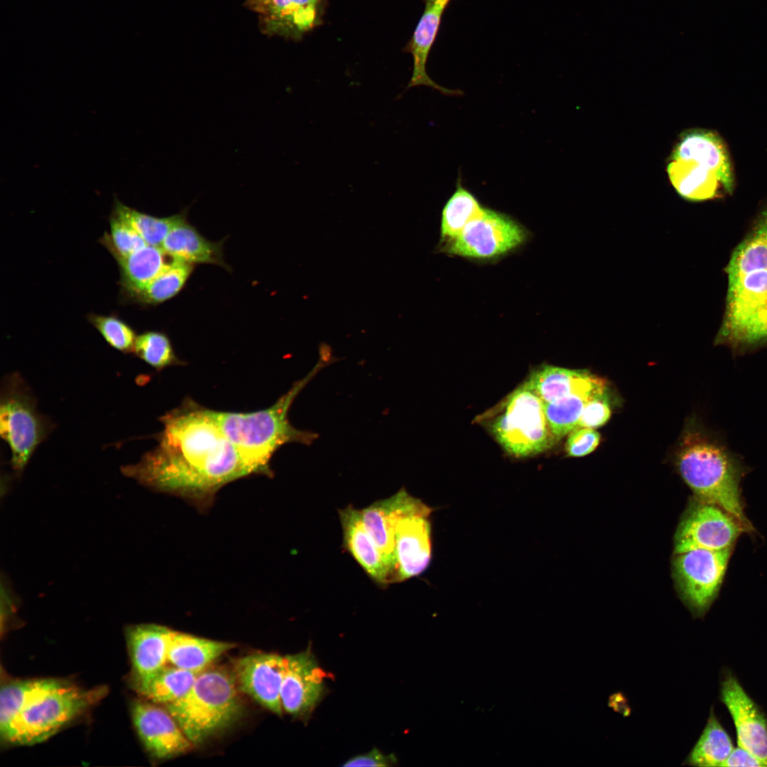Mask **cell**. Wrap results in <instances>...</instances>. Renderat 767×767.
Listing matches in <instances>:
<instances>
[{
	"label": "cell",
	"instance_id": "obj_19",
	"mask_svg": "<svg viewBox=\"0 0 767 767\" xmlns=\"http://www.w3.org/2000/svg\"><path fill=\"white\" fill-rule=\"evenodd\" d=\"M338 513L345 550L377 584L393 583L380 550L363 524L361 510L349 505Z\"/></svg>",
	"mask_w": 767,
	"mask_h": 767
},
{
	"label": "cell",
	"instance_id": "obj_31",
	"mask_svg": "<svg viewBox=\"0 0 767 767\" xmlns=\"http://www.w3.org/2000/svg\"><path fill=\"white\" fill-rule=\"evenodd\" d=\"M459 179V178L457 181L455 191L442 210L440 241L443 244L456 238L464 227L479 216L485 208L477 198L462 185Z\"/></svg>",
	"mask_w": 767,
	"mask_h": 767
},
{
	"label": "cell",
	"instance_id": "obj_30",
	"mask_svg": "<svg viewBox=\"0 0 767 767\" xmlns=\"http://www.w3.org/2000/svg\"><path fill=\"white\" fill-rule=\"evenodd\" d=\"M734 748L729 735L712 711L685 763L700 767H721Z\"/></svg>",
	"mask_w": 767,
	"mask_h": 767
},
{
	"label": "cell",
	"instance_id": "obj_26",
	"mask_svg": "<svg viewBox=\"0 0 767 767\" xmlns=\"http://www.w3.org/2000/svg\"><path fill=\"white\" fill-rule=\"evenodd\" d=\"M222 246V242H212L203 237L185 219L172 229L161 248L172 259L227 266Z\"/></svg>",
	"mask_w": 767,
	"mask_h": 767
},
{
	"label": "cell",
	"instance_id": "obj_35",
	"mask_svg": "<svg viewBox=\"0 0 767 767\" xmlns=\"http://www.w3.org/2000/svg\"><path fill=\"white\" fill-rule=\"evenodd\" d=\"M133 354L157 371L183 364L175 355L171 342L163 332L147 331L137 335Z\"/></svg>",
	"mask_w": 767,
	"mask_h": 767
},
{
	"label": "cell",
	"instance_id": "obj_7",
	"mask_svg": "<svg viewBox=\"0 0 767 767\" xmlns=\"http://www.w3.org/2000/svg\"><path fill=\"white\" fill-rule=\"evenodd\" d=\"M107 692L105 687L84 690L63 682L23 709L5 741L21 745L44 741L98 702Z\"/></svg>",
	"mask_w": 767,
	"mask_h": 767
},
{
	"label": "cell",
	"instance_id": "obj_20",
	"mask_svg": "<svg viewBox=\"0 0 767 767\" xmlns=\"http://www.w3.org/2000/svg\"><path fill=\"white\" fill-rule=\"evenodd\" d=\"M544 403L575 393L594 396L606 391V381L586 370L545 365L526 381Z\"/></svg>",
	"mask_w": 767,
	"mask_h": 767
},
{
	"label": "cell",
	"instance_id": "obj_24",
	"mask_svg": "<svg viewBox=\"0 0 767 767\" xmlns=\"http://www.w3.org/2000/svg\"><path fill=\"white\" fill-rule=\"evenodd\" d=\"M667 173L677 193L687 201H706L728 194L715 173L692 161L671 158Z\"/></svg>",
	"mask_w": 767,
	"mask_h": 767
},
{
	"label": "cell",
	"instance_id": "obj_14",
	"mask_svg": "<svg viewBox=\"0 0 767 767\" xmlns=\"http://www.w3.org/2000/svg\"><path fill=\"white\" fill-rule=\"evenodd\" d=\"M285 668V656L256 653L236 660L232 673L240 692L281 715V690Z\"/></svg>",
	"mask_w": 767,
	"mask_h": 767
},
{
	"label": "cell",
	"instance_id": "obj_32",
	"mask_svg": "<svg viewBox=\"0 0 767 767\" xmlns=\"http://www.w3.org/2000/svg\"><path fill=\"white\" fill-rule=\"evenodd\" d=\"M192 270L191 263L172 259L164 270L148 285L126 298L129 301L147 305L166 301L181 290Z\"/></svg>",
	"mask_w": 767,
	"mask_h": 767
},
{
	"label": "cell",
	"instance_id": "obj_10",
	"mask_svg": "<svg viewBox=\"0 0 767 767\" xmlns=\"http://www.w3.org/2000/svg\"><path fill=\"white\" fill-rule=\"evenodd\" d=\"M731 550L697 549L675 554L673 571L677 587L694 615L705 614L717 597Z\"/></svg>",
	"mask_w": 767,
	"mask_h": 767
},
{
	"label": "cell",
	"instance_id": "obj_29",
	"mask_svg": "<svg viewBox=\"0 0 767 767\" xmlns=\"http://www.w3.org/2000/svg\"><path fill=\"white\" fill-rule=\"evenodd\" d=\"M199 673L167 664L151 677L135 681V687L147 700L165 706L184 696Z\"/></svg>",
	"mask_w": 767,
	"mask_h": 767
},
{
	"label": "cell",
	"instance_id": "obj_3",
	"mask_svg": "<svg viewBox=\"0 0 767 767\" xmlns=\"http://www.w3.org/2000/svg\"><path fill=\"white\" fill-rule=\"evenodd\" d=\"M323 350L314 368L297 381L271 407L254 412H224L209 409L224 435L251 467L254 474L272 476L270 460L283 445H311L317 434L294 427L288 418L294 400L313 376L330 363V354Z\"/></svg>",
	"mask_w": 767,
	"mask_h": 767
},
{
	"label": "cell",
	"instance_id": "obj_25",
	"mask_svg": "<svg viewBox=\"0 0 767 767\" xmlns=\"http://www.w3.org/2000/svg\"><path fill=\"white\" fill-rule=\"evenodd\" d=\"M229 642L219 641L172 631L168 651V663L199 673L222 654L234 647Z\"/></svg>",
	"mask_w": 767,
	"mask_h": 767
},
{
	"label": "cell",
	"instance_id": "obj_21",
	"mask_svg": "<svg viewBox=\"0 0 767 767\" xmlns=\"http://www.w3.org/2000/svg\"><path fill=\"white\" fill-rule=\"evenodd\" d=\"M451 0H425L423 13L408 45L413 60V72L407 88L427 86L447 95H458L459 90L445 88L428 75L426 65L435 40L442 16Z\"/></svg>",
	"mask_w": 767,
	"mask_h": 767
},
{
	"label": "cell",
	"instance_id": "obj_28",
	"mask_svg": "<svg viewBox=\"0 0 767 767\" xmlns=\"http://www.w3.org/2000/svg\"><path fill=\"white\" fill-rule=\"evenodd\" d=\"M63 682L53 678L18 680L5 684L0 692V734L6 740L12 724L33 701L60 687Z\"/></svg>",
	"mask_w": 767,
	"mask_h": 767
},
{
	"label": "cell",
	"instance_id": "obj_39",
	"mask_svg": "<svg viewBox=\"0 0 767 767\" xmlns=\"http://www.w3.org/2000/svg\"><path fill=\"white\" fill-rule=\"evenodd\" d=\"M600 442V435L594 429L577 426L569 434L565 450L569 456L582 457L592 452Z\"/></svg>",
	"mask_w": 767,
	"mask_h": 767
},
{
	"label": "cell",
	"instance_id": "obj_1",
	"mask_svg": "<svg viewBox=\"0 0 767 767\" xmlns=\"http://www.w3.org/2000/svg\"><path fill=\"white\" fill-rule=\"evenodd\" d=\"M160 421L158 445L136 464L121 467L124 476L205 508L224 485L254 474L208 408L186 398Z\"/></svg>",
	"mask_w": 767,
	"mask_h": 767
},
{
	"label": "cell",
	"instance_id": "obj_15",
	"mask_svg": "<svg viewBox=\"0 0 767 767\" xmlns=\"http://www.w3.org/2000/svg\"><path fill=\"white\" fill-rule=\"evenodd\" d=\"M323 0H246L244 5L259 13L261 31L269 36L294 40L317 26Z\"/></svg>",
	"mask_w": 767,
	"mask_h": 767
},
{
	"label": "cell",
	"instance_id": "obj_13",
	"mask_svg": "<svg viewBox=\"0 0 767 767\" xmlns=\"http://www.w3.org/2000/svg\"><path fill=\"white\" fill-rule=\"evenodd\" d=\"M285 658L281 690L283 709L295 717L307 716L324 695L325 674L310 648Z\"/></svg>",
	"mask_w": 767,
	"mask_h": 767
},
{
	"label": "cell",
	"instance_id": "obj_33",
	"mask_svg": "<svg viewBox=\"0 0 767 767\" xmlns=\"http://www.w3.org/2000/svg\"><path fill=\"white\" fill-rule=\"evenodd\" d=\"M113 210L126 220L148 245L158 247H161L172 229L186 219V211L168 217H157L129 207L116 198Z\"/></svg>",
	"mask_w": 767,
	"mask_h": 767
},
{
	"label": "cell",
	"instance_id": "obj_27",
	"mask_svg": "<svg viewBox=\"0 0 767 767\" xmlns=\"http://www.w3.org/2000/svg\"><path fill=\"white\" fill-rule=\"evenodd\" d=\"M161 247L146 245L126 256L116 257L124 297L144 288L170 263Z\"/></svg>",
	"mask_w": 767,
	"mask_h": 767
},
{
	"label": "cell",
	"instance_id": "obj_5",
	"mask_svg": "<svg viewBox=\"0 0 767 767\" xmlns=\"http://www.w3.org/2000/svg\"><path fill=\"white\" fill-rule=\"evenodd\" d=\"M239 692L232 672L209 667L197 675L184 696L165 707L188 739L197 744L238 718Z\"/></svg>",
	"mask_w": 767,
	"mask_h": 767
},
{
	"label": "cell",
	"instance_id": "obj_41",
	"mask_svg": "<svg viewBox=\"0 0 767 767\" xmlns=\"http://www.w3.org/2000/svg\"><path fill=\"white\" fill-rule=\"evenodd\" d=\"M724 766L733 767H766L765 763L750 753L746 749L738 746L734 748L727 760L723 764Z\"/></svg>",
	"mask_w": 767,
	"mask_h": 767
},
{
	"label": "cell",
	"instance_id": "obj_22",
	"mask_svg": "<svg viewBox=\"0 0 767 767\" xmlns=\"http://www.w3.org/2000/svg\"><path fill=\"white\" fill-rule=\"evenodd\" d=\"M171 629L157 624H139L127 630L134 681L146 679L168 664Z\"/></svg>",
	"mask_w": 767,
	"mask_h": 767
},
{
	"label": "cell",
	"instance_id": "obj_4",
	"mask_svg": "<svg viewBox=\"0 0 767 767\" xmlns=\"http://www.w3.org/2000/svg\"><path fill=\"white\" fill-rule=\"evenodd\" d=\"M678 467L697 499L721 507L750 528L740 492L745 467L722 440L700 430L690 431L678 455Z\"/></svg>",
	"mask_w": 767,
	"mask_h": 767
},
{
	"label": "cell",
	"instance_id": "obj_8",
	"mask_svg": "<svg viewBox=\"0 0 767 767\" xmlns=\"http://www.w3.org/2000/svg\"><path fill=\"white\" fill-rule=\"evenodd\" d=\"M491 431L502 448L516 457L538 455L557 441L548 425L544 402L526 382L508 396Z\"/></svg>",
	"mask_w": 767,
	"mask_h": 767
},
{
	"label": "cell",
	"instance_id": "obj_6",
	"mask_svg": "<svg viewBox=\"0 0 767 767\" xmlns=\"http://www.w3.org/2000/svg\"><path fill=\"white\" fill-rule=\"evenodd\" d=\"M53 427L38 410L36 398L23 377L17 372L5 376L0 393V434L11 450V465L17 477Z\"/></svg>",
	"mask_w": 767,
	"mask_h": 767
},
{
	"label": "cell",
	"instance_id": "obj_16",
	"mask_svg": "<svg viewBox=\"0 0 767 767\" xmlns=\"http://www.w3.org/2000/svg\"><path fill=\"white\" fill-rule=\"evenodd\" d=\"M721 700L733 719L738 746L749 751L767 767V719L730 673L722 682Z\"/></svg>",
	"mask_w": 767,
	"mask_h": 767
},
{
	"label": "cell",
	"instance_id": "obj_34",
	"mask_svg": "<svg viewBox=\"0 0 767 767\" xmlns=\"http://www.w3.org/2000/svg\"><path fill=\"white\" fill-rule=\"evenodd\" d=\"M593 397L594 396L575 393L545 403L548 425L556 440L568 435L578 426L585 404Z\"/></svg>",
	"mask_w": 767,
	"mask_h": 767
},
{
	"label": "cell",
	"instance_id": "obj_36",
	"mask_svg": "<svg viewBox=\"0 0 767 767\" xmlns=\"http://www.w3.org/2000/svg\"><path fill=\"white\" fill-rule=\"evenodd\" d=\"M109 224L110 234H104L101 243L114 258L128 256L148 245L131 225L113 210Z\"/></svg>",
	"mask_w": 767,
	"mask_h": 767
},
{
	"label": "cell",
	"instance_id": "obj_2",
	"mask_svg": "<svg viewBox=\"0 0 767 767\" xmlns=\"http://www.w3.org/2000/svg\"><path fill=\"white\" fill-rule=\"evenodd\" d=\"M725 310L715 343L738 354L767 344V207L726 266Z\"/></svg>",
	"mask_w": 767,
	"mask_h": 767
},
{
	"label": "cell",
	"instance_id": "obj_17",
	"mask_svg": "<svg viewBox=\"0 0 767 767\" xmlns=\"http://www.w3.org/2000/svg\"><path fill=\"white\" fill-rule=\"evenodd\" d=\"M131 713L140 739L154 757L168 758L190 749L192 743L166 708L152 702L136 700Z\"/></svg>",
	"mask_w": 767,
	"mask_h": 767
},
{
	"label": "cell",
	"instance_id": "obj_37",
	"mask_svg": "<svg viewBox=\"0 0 767 767\" xmlns=\"http://www.w3.org/2000/svg\"><path fill=\"white\" fill-rule=\"evenodd\" d=\"M87 318L110 347L125 354L133 352L137 334L123 320L114 315L94 313L89 314Z\"/></svg>",
	"mask_w": 767,
	"mask_h": 767
},
{
	"label": "cell",
	"instance_id": "obj_40",
	"mask_svg": "<svg viewBox=\"0 0 767 767\" xmlns=\"http://www.w3.org/2000/svg\"><path fill=\"white\" fill-rule=\"evenodd\" d=\"M396 760L391 755H385L376 749L349 759L343 766H391Z\"/></svg>",
	"mask_w": 767,
	"mask_h": 767
},
{
	"label": "cell",
	"instance_id": "obj_38",
	"mask_svg": "<svg viewBox=\"0 0 767 767\" xmlns=\"http://www.w3.org/2000/svg\"><path fill=\"white\" fill-rule=\"evenodd\" d=\"M611 410L606 391L599 394L585 404L578 426L595 429L604 425L610 418Z\"/></svg>",
	"mask_w": 767,
	"mask_h": 767
},
{
	"label": "cell",
	"instance_id": "obj_9",
	"mask_svg": "<svg viewBox=\"0 0 767 767\" xmlns=\"http://www.w3.org/2000/svg\"><path fill=\"white\" fill-rule=\"evenodd\" d=\"M527 239L526 229L510 216L484 208L453 240L442 245L443 251L477 260L504 256Z\"/></svg>",
	"mask_w": 767,
	"mask_h": 767
},
{
	"label": "cell",
	"instance_id": "obj_11",
	"mask_svg": "<svg viewBox=\"0 0 767 767\" xmlns=\"http://www.w3.org/2000/svg\"><path fill=\"white\" fill-rule=\"evenodd\" d=\"M433 509L411 495L394 524L396 582L421 575L432 558Z\"/></svg>",
	"mask_w": 767,
	"mask_h": 767
},
{
	"label": "cell",
	"instance_id": "obj_18",
	"mask_svg": "<svg viewBox=\"0 0 767 767\" xmlns=\"http://www.w3.org/2000/svg\"><path fill=\"white\" fill-rule=\"evenodd\" d=\"M671 158L690 160L715 173L728 194L735 187L732 161L723 138L715 131L695 129L682 134Z\"/></svg>",
	"mask_w": 767,
	"mask_h": 767
},
{
	"label": "cell",
	"instance_id": "obj_12",
	"mask_svg": "<svg viewBox=\"0 0 767 767\" xmlns=\"http://www.w3.org/2000/svg\"><path fill=\"white\" fill-rule=\"evenodd\" d=\"M745 527L721 507L697 499L680 521L675 538V553L732 548Z\"/></svg>",
	"mask_w": 767,
	"mask_h": 767
},
{
	"label": "cell",
	"instance_id": "obj_23",
	"mask_svg": "<svg viewBox=\"0 0 767 767\" xmlns=\"http://www.w3.org/2000/svg\"><path fill=\"white\" fill-rule=\"evenodd\" d=\"M409 496L401 488L390 497L376 501L361 510L363 524L380 550L393 583L396 582L394 524Z\"/></svg>",
	"mask_w": 767,
	"mask_h": 767
}]
</instances>
